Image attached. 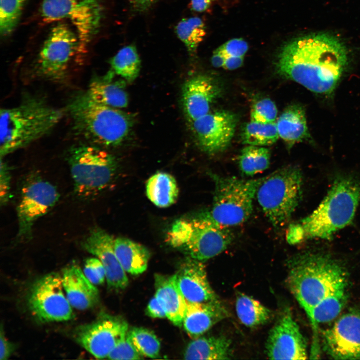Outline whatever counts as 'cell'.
Returning <instances> with one entry per match:
<instances>
[{
	"instance_id": "ab89813d",
	"label": "cell",
	"mask_w": 360,
	"mask_h": 360,
	"mask_svg": "<svg viewBox=\"0 0 360 360\" xmlns=\"http://www.w3.org/2000/svg\"><path fill=\"white\" fill-rule=\"evenodd\" d=\"M227 58L244 57L248 50L246 41L242 38L231 40L218 48Z\"/></svg>"
},
{
	"instance_id": "60d3db41",
	"label": "cell",
	"mask_w": 360,
	"mask_h": 360,
	"mask_svg": "<svg viewBox=\"0 0 360 360\" xmlns=\"http://www.w3.org/2000/svg\"><path fill=\"white\" fill-rule=\"evenodd\" d=\"M148 316L154 318H167L166 311L158 298L154 296L150 301L146 308Z\"/></svg>"
},
{
	"instance_id": "44dd1931",
	"label": "cell",
	"mask_w": 360,
	"mask_h": 360,
	"mask_svg": "<svg viewBox=\"0 0 360 360\" xmlns=\"http://www.w3.org/2000/svg\"><path fill=\"white\" fill-rule=\"evenodd\" d=\"M62 278L66 298L72 307L85 310L98 303L100 294L98 288L86 278L78 266L74 264L66 268Z\"/></svg>"
},
{
	"instance_id": "f1b7e54d",
	"label": "cell",
	"mask_w": 360,
	"mask_h": 360,
	"mask_svg": "<svg viewBox=\"0 0 360 360\" xmlns=\"http://www.w3.org/2000/svg\"><path fill=\"white\" fill-rule=\"evenodd\" d=\"M111 69L104 77L112 80L116 74L129 82H133L140 74L141 61L136 47L130 45L122 48L110 60Z\"/></svg>"
},
{
	"instance_id": "d6a6232c",
	"label": "cell",
	"mask_w": 360,
	"mask_h": 360,
	"mask_svg": "<svg viewBox=\"0 0 360 360\" xmlns=\"http://www.w3.org/2000/svg\"><path fill=\"white\" fill-rule=\"evenodd\" d=\"M280 136L276 122L262 124L250 121L243 129V143L249 146H264L276 143Z\"/></svg>"
},
{
	"instance_id": "ee69618b",
	"label": "cell",
	"mask_w": 360,
	"mask_h": 360,
	"mask_svg": "<svg viewBox=\"0 0 360 360\" xmlns=\"http://www.w3.org/2000/svg\"><path fill=\"white\" fill-rule=\"evenodd\" d=\"M244 61V57H227L224 68L230 70L238 69L243 65Z\"/></svg>"
},
{
	"instance_id": "3957f363",
	"label": "cell",
	"mask_w": 360,
	"mask_h": 360,
	"mask_svg": "<svg viewBox=\"0 0 360 360\" xmlns=\"http://www.w3.org/2000/svg\"><path fill=\"white\" fill-rule=\"evenodd\" d=\"M360 203V180L340 176L332 184L317 208L292 224L300 243L319 238L331 240L334 234L352 223Z\"/></svg>"
},
{
	"instance_id": "ffe728a7",
	"label": "cell",
	"mask_w": 360,
	"mask_h": 360,
	"mask_svg": "<svg viewBox=\"0 0 360 360\" xmlns=\"http://www.w3.org/2000/svg\"><path fill=\"white\" fill-rule=\"evenodd\" d=\"M221 88L212 78L198 75L188 80L182 88V104L191 124L208 114L212 104L220 96Z\"/></svg>"
},
{
	"instance_id": "4fadbf2b",
	"label": "cell",
	"mask_w": 360,
	"mask_h": 360,
	"mask_svg": "<svg viewBox=\"0 0 360 360\" xmlns=\"http://www.w3.org/2000/svg\"><path fill=\"white\" fill-rule=\"evenodd\" d=\"M59 198L56 188L42 178L32 176L26 180L22 188L16 208L18 224L17 236L20 240L32 238L36 221L55 206Z\"/></svg>"
},
{
	"instance_id": "30bf717a",
	"label": "cell",
	"mask_w": 360,
	"mask_h": 360,
	"mask_svg": "<svg viewBox=\"0 0 360 360\" xmlns=\"http://www.w3.org/2000/svg\"><path fill=\"white\" fill-rule=\"evenodd\" d=\"M214 184L210 214L219 224L234 226L246 222L253 212L254 200L264 178L246 180L211 173Z\"/></svg>"
},
{
	"instance_id": "9a60e30c",
	"label": "cell",
	"mask_w": 360,
	"mask_h": 360,
	"mask_svg": "<svg viewBox=\"0 0 360 360\" xmlns=\"http://www.w3.org/2000/svg\"><path fill=\"white\" fill-rule=\"evenodd\" d=\"M238 119L234 113L225 110L210 112L191 123L200 148L208 154L224 152L234 135Z\"/></svg>"
},
{
	"instance_id": "836d02e7",
	"label": "cell",
	"mask_w": 360,
	"mask_h": 360,
	"mask_svg": "<svg viewBox=\"0 0 360 360\" xmlns=\"http://www.w3.org/2000/svg\"><path fill=\"white\" fill-rule=\"evenodd\" d=\"M128 336L142 356L151 358L159 357L161 344L154 332L143 328H133L128 330Z\"/></svg>"
},
{
	"instance_id": "ac0fdd59",
	"label": "cell",
	"mask_w": 360,
	"mask_h": 360,
	"mask_svg": "<svg viewBox=\"0 0 360 360\" xmlns=\"http://www.w3.org/2000/svg\"><path fill=\"white\" fill-rule=\"evenodd\" d=\"M114 240L102 229L95 228L90 230L82 246L86 251L96 256L104 266L109 287L122 290L128 286V278L116 256Z\"/></svg>"
},
{
	"instance_id": "484cf974",
	"label": "cell",
	"mask_w": 360,
	"mask_h": 360,
	"mask_svg": "<svg viewBox=\"0 0 360 360\" xmlns=\"http://www.w3.org/2000/svg\"><path fill=\"white\" fill-rule=\"evenodd\" d=\"M114 250L126 273L138 275L146 272L150 256L146 247L128 238H118L114 240Z\"/></svg>"
},
{
	"instance_id": "f546056e",
	"label": "cell",
	"mask_w": 360,
	"mask_h": 360,
	"mask_svg": "<svg viewBox=\"0 0 360 360\" xmlns=\"http://www.w3.org/2000/svg\"><path fill=\"white\" fill-rule=\"evenodd\" d=\"M236 311L242 323L250 328L266 324L272 316L271 311L260 302L242 294L237 296Z\"/></svg>"
},
{
	"instance_id": "d4e9b609",
	"label": "cell",
	"mask_w": 360,
	"mask_h": 360,
	"mask_svg": "<svg viewBox=\"0 0 360 360\" xmlns=\"http://www.w3.org/2000/svg\"><path fill=\"white\" fill-rule=\"evenodd\" d=\"M232 356V342L224 336L193 339L184 354L185 360H228Z\"/></svg>"
},
{
	"instance_id": "8992f818",
	"label": "cell",
	"mask_w": 360,
	"mask_h": 360,
	"mask_svg": "<svg viewBox=\"0 0 360 360\" xmlns=\"http://www.w3.org/2000/svg\"><path fill=\"white\" fill-rule=\"evenodd\" d=\"M228 227L219 224L210 212L177 220L168 233L166 240L188 256L204 262L226 250L234 240Z\"/></svg>"
},
{
	"instance_id": "8fae6325",
	"label": "cell",
	"mask_w": 360,
	"mask_h": 360,
	"mask_svg": "<svg viewBox=\"0 0 360 360\" xmlns=\"http://www.w3.org/2000/svg\"><path fill=\"white\" fill-rule=\"evenodd\" d=\"M104 14L103 0H44L40 8L45 22L68 20L71 22L84 58L90 44L100 32Z\"/></svg>"
},
{
	"instance_id": "83f0119b",
	"label": "cell",
	"mask_w": 360,
	"mask_h": 360,
	"mask_svg": "<svg viewBox=\"0 0 360 360\" xmlns=\"http://www.w3.org/2000/svg\"><path fill=\"white\" fill-rule=\"evenodd\" d=\"M146 194L148 199L159 208H167L176 202L178 188L175 178L170 174L158 172L148 180Z\"/></svg>"
},
{
	"instance_id": "d6986e66",
	"label": "cell",
	"mask_w": 360,
	"mask_h": 360,
	"mask_svg": "<svg viewBox=\"0 0 360 360\" xmlns=\"http://www.w3.org/2000/svg\"><path fill=\"white\" fill-rule=\"evenodd\" d=\"M174 276L186 302L203 303L220 301L208 282L203 262L188 256Z\"/></svg>"
},
{
	"instance_id": "6da1fadb",
	"label": "cell",
	"mask_w": 360,
	"mask_h": 360,
	"mask_svg": "<svg viewBox=\"0 0 360 360\" xmlns=\"http://www.w3.org/2000/svg\"><path fill=\"white\" fill-rule=\"evenodd\" d=\"M344 44L325 34L298 38L286 44L276 62L278 74L310 91L330 94L336 88L348 64Z\"/></svg>"
},
{
	"instance_id": "7402d4cb",
	"label": "cell",
	"mask_w": 360,
	"mask_h": 360,
	"mask_svg": "<svg viewBox=\"0 0 360 360\" xmlns=\"http://www.w3.org/2000/svg\"><path fill=\"white\" fill-rule=\"evenodd\" d=\"M228 316V312L220 301L203 303L187 302L182 326L188 335L195 339L202 336Z\"/></svg>"
},
{
	"instance_id": "f6af8a7d",
	"label": "cell",
	"mask_w": 360,
	"mask_h": 360,
	"mask_svg": "<svg viewBox=\"0 0 360 360\" xmlns=\"http://www.w3.org/2000/svg\"><path fill=\"white\" fill-rule=\"evenodd\" d=\"M212 0H190L193 10L202 12L206 11L210 6Z\"/></svg>"
},
{
	"instance_id": "1f68e13d",
	"label": "cell",
	"mask_w": 360,
	"mask_h": 360,
	"mask_svg": "<svg viewBox=\"0 0 360 360\" xmlns=\"http://www.w3.org/2000/svg\"><path fill=\"white\" fill-rule=\"evenodd\" d=\"M270 150L262 146H248L241 152L239 166L242 172L253 176L267 170L270 165Z\"/></svg>"
},
{
	"instance_id": "8d00e7d4",
	"label": "cell",
	"mask_w": 360,
	"mask_h": 360,
	"mask_svg": "<svg viewBox=\"0 0 360 360\" xmlns=\"http://www.w3.org/2000/svg\"><path fill=\"white\" fill-rule=\"evenodd\" d=\"M107 358L117 360H136L143 359L144 358L132 342L128 332L118 342Z\"/></svg>"
},
{
	"instance_id": "e575fe53",
	"label": "cell",
	"mask_w": 360,
	"mask_h": 360,
	"mask_svg": "<svg viewBox=\"0 0 360 360\" xmlns=\"http://www.w3.org/2000/svg\"><path fill=\"white\" fill-rule=\"evenodd\" d=\"M24 0H0V33L2 36L10 34L16 28Z\"/></svg>"
},
{
	"instance_id": "7c38bea8",
	"label": "cell",
	"mask_w": 360,
	"mask_h": 360,
	"mask_svg": "<svg viewBox=\"0 0 360 360\" xmlns=\"http://www.w3.org/2000/svg\"><path fill=\"white\" fill-rule=\"evenodd\" d=\"M30 310L40 322H61L74 317L72 306L69 302L58 273L48 274L32 285L28 296Z\"/></svg>"
},
{
	"instance_id": "e0dca14e",
	"label": "cell",
	"mask_w": 360,
	"mask_h": 360,
	"mask_svg": "<svg viewBox=\"0 0 360 360\" xmlns=\"http://www.w3.org/2000/svg\"><path fill=\"white\" fill-rule=\"evenodd\" d=\"M266 353L271 360L308 359L306 341L289 310L270 330Z\"/></svg>"
},
{
	"instance_id": "4dcf8cb0",
	"label": "cell",
	"mask_w": 360,
	"mask_h": 360,
	"mask_svg": "<svg viewBox=\"0 0 360 360\" xmlns=\"http://www.w3.org/2000/svg\"><path fill=\"white\" fill-rule=\"evenodd\" d=\"M176 32L192 56L196 54L206 34L204 22L198 17L182 20L176 26Z\"/></svg>"
},
{
	"instance_id": "bcb514c9",
	"label": "cell",
	"mask_w": 360,
	"mask_h": 360,
	"mask_svg": "<svg viewBox=\"0 0 360 360\" xmlns=\"http://www.w3.org/2000/svg\"><path fill=\"white\" fill-rule=\"evenodd\" d=\"M226 57L218 49H216L214 52L212 58V64L214 67L216 68H224Z\"/></svg>"
},
{
	"instance_id": "74e56055",
	"label": "cell",
	"mask_w": 360,
	"mask_h": 360,
	"mask_svg": "<svg viewBox=\"0 0 360 360\" xmlns=\"http://www.w3.org/2000/svg\"><path fill=\"white\" fill-rule=\"evenodd\" d=\"M84 273L94 286L104 284L106 280V272L104 266L96 258H88L84 264Z\"/></svg>"
},
{
	"instance_id": "f35d334b",
	"label": "cell",
	"mask_w": 360,
	"mask_h": 360,
	"mask_svg": "<svg viewBox=\"0 0 360 360\" xmlns=\"http://www.w3.org/2000/svg\"><path fill=\"white\" fill-rule=\"evenodd\" d=\"M10 168L0 157V202L1 206L6 204L10 200L11 182Z\"/></svg>"
},
{
	"instance_id": "7bdbcfd3",
	"label": "cell",
	"mask_w": 360,
	"mask_h": 360,
	"mask_svg": "<svg viewBox=\"0 0 360 360\" xmlns=\"http://www.w3.org/2000/svg\"><path fill=\"white\" fill-rule=\"evenodd\" d=\"M158 0H130L133 10L142 13L148 10Z\"/></svg>"
},
{
	"instance_id": "5bb4252c",
	"label": "cell",
	"mask_w": 360,
	"mask_h": 360,
	"mask_svg": "<svg viewBox=\"0 0 360 360\" xmlns=\"http://www.w3.org/2000/svg\"><path fill=\"white\" fill-rule=\"evenodd\" d=\"M128 322L116 316H105L76 329V342L98 359L107 358L128 331Z\"/></svg>"
},
{
	"instance_id": "b9f144b4",
	"label": "cell",
	"mask_w": 360,
	"mask_h": 360,
	"mask_svg": "<svg viewBox=\"0 0 360 360\" xmlns=\"http://www.w3.org/2000/svg\"><path fill=\"white\" fill-rule=\"evenodd\" d=\"M0 332V360H6L14 353L16 346L6 339L2 326Z\"/></svg>"
},
{
	"instance_id": "cb8c5ba5",
	"label": "cell",
	"mask_w": 360,
	"mask_h": 360,
	"mask_svg": "<svg viewBox=\"0 0 360 360\" xmlns=\"http://www.w3.org/2000/svg\"><path fill=\"white\" fill-rule=\"evenodd\" d=\"M276 123L280 137L285 142L288 148L310 138L305 112L298 105L286 108Z\"/></svg>"
},
{
	"instance_id": "5b68a950",
	"label": "cell",
	"mask_w": 360,
	"mask_h": 360,
	"mask_svg": "<svg viewBox=\"0 0 360 360\" xmlns=\"http://www.w3.org/2000/svg\"><path fill=\"white\" fill-rule=\"evenodd\" d=\"M68 112L76 134L93 144L104 146L122 144L134 126L132 114L100 104L86 92L72 99Z\"/></svg>"
},
{
	"instance_id": "277c9868",
	"label": "cell",
	"mask_w": 360,
	"mask_h": 360,
	"mask_svg": "<svg viewBox=\"0 0 360 360\" xmlns=\"http://www.w3.org/2000/svg\"><path fill=\"white\" fill-rule=\"evenodd\" d=\"M0 154L4 158L44 137L60 122L62 110L43 98L27 96L15 107L0 112Z\"/></svg>"
},
{
	"instance_id": "603a6c76",
	"label": "cell",
	"mask_w": 360,
	"mask_h": 360,
	"mask_svg": "<svg viewBox=\"0 0 360 360\" xmlns=\"http://www.w3.org/2000/svg\"><path fill=\"white\" fill-rule=\"evenodd\" d=\"M155 296L162 305L167 318L175 326H182L187 302L178 289L174 275L156 276Z\"/></svg>"
},
{
	"instance_id": "2e32d148",
	"label": "cell",
	"mask_w": 360,
	"mask_h": 360,
	"mask_svg": "<svg viewBox=\"0 0 360 360\" xmlns=\"http://www.w3.org/2000/svg\"><path fill=\"white\" fill-rule=\"evenodd\" d=\"M324 348L336 360H360V313L352 311L322 332Z\"/></svg>"
},
{
	"instance_id": "9c48e42d",
	"label": "cell",
	"mask_w": 360,
	"mask_h": 360,
	"mask_svg": "<svg viewBox=\"0 0 360 360\" xmlns=\"http://www.w3.org/2000/svg\"><path fill=\"white\" fill-rule=\"evenodd\" d=\"M67 160L75 192L84 199L92 198L107 188L117 168L114 158L95 145L72 147L68 152Z\"/></svg>"
},
{
	"instance_id": "4316f807",
	"label": "cell",
	"mask_w": 360,
	"mask_h": 360,
	"mask_svg": "<svg viewBox=\"0 0 360 360\" xmlns=\"http://www.w3.org/2000/svg\"><path fill=\"white\" fill-rule=\"evenodd\" d=\"M88 96L94 100L116 108H126L128 96L121 83L112 80L96 78L91 82L88 91Z\"/></svg>"
},
{
	"instance_id": "ba28073f",
	"label": "cell",
	"mask_w": 360,
	"mask_h": 360,
	"mask_svg": "<svg viewBox=\"0 0 360 360\" xmlns=\"http://www.w3.org/2000/svg\"><path fill=\"white\" fill-rule=\"evenodd\" d=\"M78 38L70 26L59 22L54 26L37 56L34 66L36 77L54 82H64L75 66L84 64Z\"/></svg>"
},
{
	"instance_id": "d590c367",
	"label": "cell",
	"mask_w": 360,
	"mask_h": 360,
	"mask_svg": "<svg viewBox=\"0 0 360 360\" xmlns=\"http://www.w3.org/2000/svg\"><path fill=\"white\" fill-rule=\"evenodd\" d=\"M278 112L275 104L269 98H264L253 106L251 120L262 124L274 123L276 119Z\"/></svg>"
},
{
	"instance_id": "7a4b0ae2",
	"label": "cell",
	"mask_w": 360,
	"mask_h": 360,
	"mask_svg": "<svg viewBox=\"0 0 360 360\" xmlns=\"http://www.w3.org/2000/svg\"><path fill=\"white\" fill-rule=\"evenodd\" d=\"M288 284L310 322L315 308L336 288L348 282L344 266L328 254L305 252L290 260Z\"/></svg>"
},
{
	"instance_id": "52a82bcc",
	"label": "cell",
	"mask_w": 360,
	"mask_h": 360,
	"mask_svg": "<svg viewBox=\"0 0 360 360\" xmlns=\"http://www.w3.org/2000/svg\"><path fill=\"white\" fill-rule=\"evenodd\" d=\"M303 174L293 166L280 168L264 178L257 192L258 202L276 228L286 226L300 204L303 194Z\"/></svg>"
}]
</instances>
